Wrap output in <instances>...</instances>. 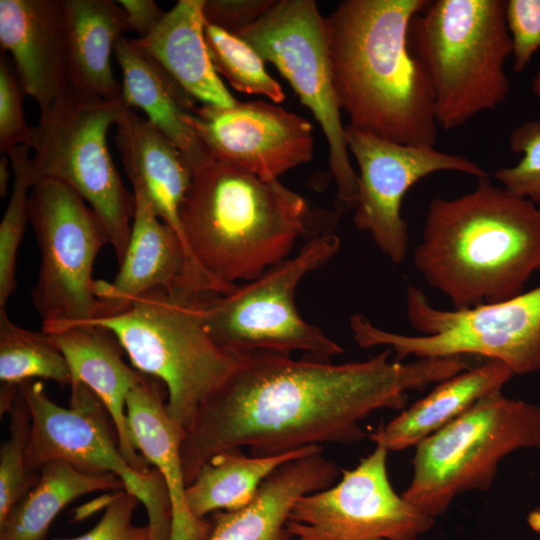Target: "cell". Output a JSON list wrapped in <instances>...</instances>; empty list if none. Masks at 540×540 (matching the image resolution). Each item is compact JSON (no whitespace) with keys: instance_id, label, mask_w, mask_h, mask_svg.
Returning a JSON list of instances; mask_svg holds the SVG:
<instances>
[{"instance_id":"obj_25","label":"cell","mask_w":540,"mask_h":540,"mask_svg":"<svg viewBox=\"0 0 540 540\" xmlns=\"http://www.w3.org/2000/svg\"><path fill=\"white\" fill-rule=\"evenodd\" d=\"M505 363L488 359L438 383L415 402L368 437L388 451H401L451 423L485 396L502 391L514 376Z\"/></svg>"},{"instance_id":"obj_35","label":"cell","mask_w":540,"mask_h":540,"mask_svg":"<svg viewBox=\"0 0 540 540\" xmlns=\"http://www.w3.org/2000/svg\"><path fill=\"white\" fill-rule=\"evenodd\" d=\"M505 16L512 40L513 70H525L540 50V0H507Z\"/></svg>"},{"instance_id":"obj_7","label":"cell","mask_w":540,"mask_h":540,"mask_svg":"<svg viewBox=\"0 0 540 540\" xmlns=\"http://www.w3.org/2000/svg\"><path fill=\"white\" fill-rule=\"evenodd\" d=\"M406 315L419 334H398L373 325L361 314L350 328L361 348L386 346L394 360L479 355L499 360L514 374L540 371V285L509 300L467 309H439L409 284Z\"/></svg>"},{"instance_id":"obj_10","label":"cell","mask_w":540,"mask_h":540,"mask_svg":"<svg viewBox=\"0 0 540 540\" xmlns=\"http://www.w3.org/2000/svg\"><path fill=\"white\" fill-rule=\"evenodd\" d=\"M128 108L122 99L73 97L33 127V184L59 181L76 192L103 224L118 263L126 251L135 195L124 185L107 144V133Z\"/></svg>"},{"instance_id":"obj_12","label":"cell","mask_w":540,"mask_h":540,"mask_svg":"<svg viewBox=\"0 0 540 540\" xmlns=\"http://www.w3.org/2000/svg\"><path fill=\"white\" fill-rule=\"evenodd\" d=\"M29 221L41 255L31 297L42 331L101 317L93 268L109 237L98 216L65 184L41 179L30 191Z\"/></svg>"},{"instance_id":"obj_19","label":"cell","mask_w":540,"mask_h":540,"mask_svg":"<svg viewBox=\"0 0 540 540\" xmlns=\"http://www.w3.org/2000/svg\"><path fill=\"white\" fill-rule=\"evenodd\" d=\"M46 333L65 357L71 383L87 386L105 406L126 461L139 473L150 472L151 464L138 453L130 438L126 416L127 397L146 375L124 362L123 348L105 327L70 323Z\"/></svg>"},{"instance_id":"obj_16","label":"cell","mask_w":540,"mask_h":540,"mask_svg":"<svg viewBox=\"0 0 540 540\" xmlns=\"http://www.w3.org/2000/svg\"><path fill=\"white\" fill-rule=\"evenodd\" d=\"M185 120L213 159L266 181L278 180L313 155L311 123L265 101H238L232 107L202 104Z\"/></svg>"},{"instance_id":"obj_11","label":"cell","mask_w":540,"mask_h":540,"mask_svg":"<svg viewBox=\"0 0 540 540\" xmlns=\"http://www.w3.org/2000/svg\"><path fill=\"white\" fill-rule=\"evenodd\" d=\"M68 407L57 405L40 381L19 385L29 407L31 432L28 468L39 472L49 461L63 460L91 475L113 474L141 502L148 515L150 540H169L172 511L165 482L153 468L134 470L121 453L116 431L100 399L84 384L71 383Z\"/></svg>"},{"instance_id":"obj_28","label":"cell","mask_w":540,"mask_h":540,"mask_svg":"<svg viewBox=\"0 0 540 540\" xmlns=\"http://www.w3.org/2000/svg\"><path fill=\"white\" fill-rule=\"evenodd\" d=\"M39 479L0 521V540H46L51 523L73 500L97 491L125 490L113 474L91 475L63 460L39 470Z\"/></svg>"},{"instance_id":"obj_9","label":"cell","mask_w":540,"mask_h":540,"mask_svg":"<svg viewBox=\"0 0 540 540\" xmlns=\"http://www.w3.org/2000/svg\"><path fill=\"white\" fill-rule=\"evenodd\" d=\"M339 248L336 235L318 234L259 277L229 293L208 294L204 321L211 337L235 354L303 351L323 360L342 354L337 342L302 318L294 299L299 282L332 259Z\"/></svg>"},{"instance_id":"obj_36","label":"cell","mask_w":540,"mask_h":540,"mask_svg":"<svg viewBox=\"0 0 540 540\" xmlns=\"http://www.w3.org/2000/svg\"><path fill=\"white\" fill-rule=\"evenodd\" d=\"M138 503L139 500L130 492L116 491L92 529L78 537L53 540H150L149 527L134 525L132 521Z\"/></svg>"},{"instance_id":"obj_23","label":"cell","mask_w":540,"mask_h":540,"mask_svg":"<svg viewBox=\"0 0 540 540\" xmlns=\"http://www.w3.org/2000/svg\"><path fill=\"white\" fill-rule=\"evenodd\" d=\"M203 4L204 0H179L149 35L131 42L195 100L232 107L238 101L224 86L209 55Z\"/></svg>"},{"instance_id":"obj_20","label":"cell","mask_w":540,"mask_h":540,"mask_svg":"<svg viewBox=\"0 0 540 540\" xmlns=\"http://www.w3.org/2000/svg\"><path fill=\"white\" fill-rule=\"evenodd\" d=\"M133 193L135 210L131 233L119 271L111 282L95 281V294L104 306L102 316L120 310L153 290L178 286L194 290L180 239L155 214L140 191L133 190Z\"/></svg>"},{"instance_id":"obj_22","label":"cell","mask_w":540,"mask_h":540,"mask_svg":"<svg viewBox=\"0 0 540 540\" xmlns=\"http://www.w3.org/2000/svg\"><path fill=\"white\" fill-rule=\"evenodd\" d=\"M322 452L276 468L247 506L215 512L207 540H294L287 522L295 502L306 494L331 487L340 474L335 463Z\"/></svg>"},{"instance_id":"obj_18","label":"cell","mask_w":540,"mask_h":540,"mask_svg":"<svg viewBox=\"0 0 540 540\" xmlns=\"http://www.w3.org/2000/svg\"><path fill=\"white\" fill-rule=\"evenodd\" d=\"M115 143L133 190L140 191L155 214L180 239L194 289L218 292L222 285L196 263L184 238L180 210L193 169L177 145L150 121L126 108L115 124Z\"/></svg>"},{"instance_id":"obj_29","label":"cell","mask_w":540,"mask_h":540,"mask_svg":"<svg viewBox=\"0 0 540 540\" xmlns=\"http://www.w3.org/2000/svg\"><path fill=\"white\" fill-rule=\"evenodd\" d=\"M35 378L70 385L71 375L62 352L48 333L16 325L0 309V381L18 386Z\"/></svg>"},{"instance_id":"obj_38","label":"cell","mask_w":540,"mask_h":540,"mask_svg":"<svg viewBox=\"0 0 540 540\" xmlns=\"http://www.w3.org/2000/svg\"><path fill=\"white\" fill-rule=\"evenodd\" d=\"M125 15L127 31L136 32L139 37L149 35L165 15L153 0L116 1Z\"/></svg>"},{"instance_id":"obj_15","label":"cell","mask_w":540,"mask_h":540,"mask_svg":"<svg viewBox=\"0 0 540 540\" xmlns=\"http://www.w3.org/2000/svg\"><path fill=\"white\" fill-rule=\"evenodd\" d=\"M348 151L359 166L355 226L370 234L379 250L401 263L409 245L408 225L401 215L402 200L423 178L442 171L477 179L490 174L463 155L389 141L345 125Z\"/></svg>"},{"instance_id":"obj_14","label":"cell","mask_w":540,"mask_h":540,"mask_svg":"<svg viewBox=\"0 0 540 540\" xmlns=\"http://www.w3.org/2000/svg\"><path fill=\"white\" fill-rule=\"evenodd\" d=\"M375 446L336 484L295 502L287 522L294 540H418L432 528L434 518L395 492L389 451Z\"/></svg>"},{"instance_id":"obj_13","label":"cell","mask_w":540,"mask_h":540,"mask_svg":"<svg viewBox=\"0 0 540 540\" xmlns=\"http://www.w3.org/2000/svg\"><path fill=\"white\" fill-rule=\"evenodd\" d=\"M236 36L274 64L300 101L311 110L329 146V167L337 199L353 208L358 175L354 171L332 84L325 18L313 0H275L251 26Z\"/></svg>"},{"instance_id":"obj_40","label":"cell","mask_w":540,"mask_h":540,"mask_svg":"<svg viewBox=\"0 0 540 540\" xmlns=\"http://www.w3.org/2000/svg\"><path fill=\"white\" fill-rule=\"evenodd\" d=\"M527 523L533 531L540 534V507L528 514Z\"/></svg>"},{"instance_id":"obj_30","label":"cell","mask_w":540,"mask_h":540,"mask_svg":"<svg viewBox=\"0 0 540 540\" xmlns=\"http://www.w3.org/2000/svg\"><path fill=\"white\" fill-rule=\"evenodd\" d=\"M205 40L216 72L234 89L263 95L276 103L284 100L283 89L266 71L264 60L247 42L211 24H206Z\"/></svg>"},{"instance_id":"obj_37","label":"cell","mask_w":540,"mask_h":540,"mask_svg":"<svg viewBox=\"0 0 540 540\" xmlns=\"http://www.w3.org/2000/svg\"><path fill=\"white\" fill-rule=\"evenodd\" d=\"M275 0H204L206 24L218 26L237 35L254 24Z\"/></svg>"},{"instance_id":"obj_41","label":"cell","mask_w":540,"mask_h":540,"mask_svg":"<svg viewBox=\"0 0 540 540\" xmlns=\"http://www.w3.org/2000/svg\"><path fill=\"white\" fill-rule=\"evenodd\" d=\"M531 89L533 94L540 99V66L533 77Z\"/></svg>"},{"instance_id":"obj_1","label":"cell","mask_w":540,"mask_h":540,"mask_svg":"<svg viewBox=\"0 0 540 540\" xmlns=\"http://www.w3.org/2000/svg\"><path fill=\"white\" fill-rule=\"evenodd\" d=\"M368 360L334 364L311 356L251 351L200 406L181 445L184 478L192 482L213 456L248 447L275 456L322 443L349 444L368 436L360 422L381 409L405 406L408 392L468 369L464 356Z\"/></svg>"},{"instance_id":"obj_26","label":"cell","mask_w":540,"mask_h":540,"mask_svg":"<svg viewBox=\"0 0 540 540\" xmlns=\"http://www.w3.org/2000/svg\"><path fill=\"white\" fill-rule=\"evenodd\" d=\"M68 30V75L78 98L118 100L111 54L127 31L125 15L116 1L64 0Z\"/></svg>"},{"instance_id":"obj_2","label":"cell","mask_w":540,"mask_h":540,"mask_svg":"<svg viewBox=\"0 0 540 540\" xmlns=\"http://www.w3.org/2000/svg\"><path fill=\"white\" fill-rule=\"evenodd\" d=\"M429 0H345L325 18L332 84L348 125L400 144L434 147L439 126L428 77L409 48Z\"/></svg>"},{"instance_id":"obj_21","label":"cell","mask_w":540,"mask_h":540,"mask_svg":"<svg viewBox=\"0 0 540 540\" xmlns=\"http://www.w3.org/2000/svg\"><path fill=\"white\" fill-rule=\"evenodd\" d=\"M130 438L140 454L154 465L167 488L172 511L169 540H207L212 522L195 517L186 501L181 445L185 431L169 416L163 383L146 375L126 401Z\"/></svg>"},{"instance_id":"obj_4","label":"cell","mask_w":540,"mask_h":540,"mask_svg":"<svg viewBox=\"0 0 540 540\" xmlns=\"http://www.w3.org/2000/svg\"><path fill=\"white\" fill-rule=\"evenodd\" d=\"M180 220L199 267L234 288L289 257L307 231L308 209L278 180L212 158L193 170Z\"/></svg>"},{"instance_id":"obj_27","label":"cell","mask_w":540,"mask_h":540,"mask_svg":"<svg viewBox=\"0 0 540 540\" xmlns=\"http://www.w3.org/2000/svg\"><path fill=\"white\" fill-rule=\"evenodd\" d=\"M322 451L319 445H312L275 456H248L241 449L220 452L187 485L188 508L199 519L211 512L239 510L254 499L262 482L276 468Z\"/></svg>"},{"instance_id":"obj_3","label":"cell","mask_w":540,"mask_h":540,"mask_svg":"<svg viewBox=\"0 0 540 540\" xmlns=\"http://www.w3.org/2000/svg\"><path fill=\"white\" fill-rule=\"evenodd\" d=\"M413 264L453 309L509 300L540 270V205L489 177L453 199L433 198Z\"/></svg>"},{"instance_id":"obj_24","label":"cell","mask_w":540,"mask_h":540,"mask_svg":"<svg viewBox=\"0 0 540 540\" xmlns=\"http://www.w3.org/2000/svg\"><path fill=\"white\" fill-rule=\"evenodd\" d=\"M114 54L122 72L121 99L126 106L141 109L147 120L177 145L193 170L211 160L185 120L197 106L195 99L124 36L116 42Z\"/></svg>"},{"instance_id":"obj_5","label":"cell","mask_w":540,"mask_h":540,"mask_svg":"<svg viewBox=\"0 0 540 540\" xmlns=\"http://www.w3.org/2000/svg\"><path fill=\"white\" fill-rule=\"evenodd\" d=\"M408 41L431 84L439 128H459L507 99L505 0H429L412 19Z\"/></svg>"},{"instance_id":"obj_6","label":"cell","mask_w":540,"mask_h":540,"mask_svg":"<svg viewBox=\"0 0 540 540\" xmlns=\"http://www.w3.org/2000/svg\"><path fill=\"white\" fill-rule=\"evenodd\" d=\"M208 294L184 286L157 289L114 313L85 321L110 330L133 367L165 385L167 412L185 433L241 356L209 334L204 321Z\"/></svg>"},{"instance_id":"obj_33","label":"cell","mask_w":540,"mask_h":540,"mask_svg":"<svg viewBox=\"0 0 540 540\" xmlns=\"http://www.w3.org/2000/svg\"><path fill=\"white\" fill-rule=\"evenodd\" d=\"M508 143L521 158L513 166L498 168L493 177L508 192L540 205V118L513 128Z\"/></svg>"},{"instance_id":"obj_34","label":"cell","mask_w":540,"mask_h":540,"mask_svg":"<svg viewBox=\"0 0 540 540\" xmlns=\"http://www.w3.org/2000/svg\"><path fill=\"white\" fill-rule=\"evenodd\" d=\"M25 95L13 64L5 53L0 57V151L5 154L19 145L30 147L33 128L25 121Z\"/></svg>"},{"instance_id":"obj_32","label":"cell","mask_w":540,"mask_h":540,"mask_svg":"<svg viewBox=\"0 0 540 540\" xmlns=\"http://www.w3.org/2000/svg\"><path fill=\"white\" fill-rule=\"evenodd\" d=\"M9 417V437L0 447V521L34 487L40 474L27 466L31 415L20 391L9 411Z\"/></svg>"},{"instance_id":"obj_8","label":"cell","mask_w":540,"mask_h":540,"mask_svg":"<svg viewBox=\"0 0 540 540\" xmlns=\"http://www.w3.org/2000/svg\"><path fill=\"white\" fill-rule=\"evenodd\" d=\"M415 447L401 495L435 519L461 493L489 489L505 456L540 448V405L491 393Z\"/></svg>"},{"instance_id":"obj_17","label":"cell","mask_w":540,"mask_h":540,"mask_svg":"<svg viewBox=\"0 0 540 540\" xmlns=\"http://www.w3.org/2000/svg\"><path fill=\"white\" fill-rule=\"evenodd\" d=\"M0 45L40 117L73 97L64 0H0Z\"/></svg>"},{"instance_id":"obj_39","label":"cell","mask_w":540,"mask_h":540,"mask_svg":"<svg viewBox=\"0 0 540 540\" xmlns=\"http://www.w3.org/2000/svg\"><path fill=\"white\" fill-rule=\"evenodd\" d=\"M10 164L8 156H1L0 159V195L5 197L7 194L8 182L10 179V171L8 165Z\"/></svg>"},{"instance_id":"obj_31","label":"cell","mask_w":540,"mask_h":540,"mask_svg":"<svg viewBox=\"0 0 540 540\" xmlns=\"http://www.w3.org/2000/svg\"><path fill=\"white\" fill-rule=\"evenodd\" d=\"M29 146L9 150L13 187L9 203L0 223V309H4L16 290V257L29 221V195L33 186Z\"/></svg>"}]
</instances>
